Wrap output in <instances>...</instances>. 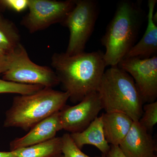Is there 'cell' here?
I'll list each match as a JSON object with an SVG mask.
<instances>
[{"instance_id": "15", "label": "cell", "mask_w": 157, "mask_h": 157, "mask_svg": "<svg viewBox=\"0 0 157 157\" xmlns=\"http://www.w3.org/2000/svg\"><path fill=\"white\" fill-rule=\"evenodd\" d=\"M61 137L52 139L32 146L13 151L14 157H50L62 154Z\"/></svg>"}, {"instance_id": "6", "label": "cell", "mask_w": 157, "mask_h": 157, "mask_svg": "<svg viewBox=\"0 0 157 157\" xmlns=\"http://www.w3.org/2000/svg\"><path fill=\"white\" fill-rule=\"evenodd\" d=\"M11 54L10 67L3 74L4 80L52 88L59 84L55 71L48 67L39 66L32 61L21 43L11 52Z\"/></svg>"}, {"instance_id": "2", "label": "cell", "mask_w": 157, "mask_h": 157, "mask_svg": "<svg viewBox=\"0 0 157 157\" xmlns=\"http://www.w3.org/2000/svg\"><path fill=\"white\" fill-rule=\"evenodd\" d=\"M144 18L140 5L129 0L117 3L115 13L101 38L107 67L117 66L134 46Z\"/></svg>"}, {"instance_id": "23", "label": "cell", "mask_w": 157, "mask_h": 157, "mask_svg": "<svg viewBox=\"0 0 157 157\" xmlns=\"http://www.w3.org/2000/svg\"><path fill=\"white\" fill-rule=\"evenodd\" d=\"M15 153L14 151H0V157H14Z\"/></svg>"}, {"instance_id": "17", "label": "cell", "mask_w": 157, "mask_h": 157, "mask_svg": "<svg viewBox=\"0 0 157 157\" xmlns=\"http://www.w3.org/2000/svg\"><path fill=\"white\" fill-rule=\"evenodd\" d=\"M44 87L42 86L20 84L12 82L6 81L0 78V94H30L42 89Z\"/></svg>"}, {"instance_id": "3", "label": "cell", "mask_w": 157, "mask_h": 157, "mask_svg": "<svg viewBox=\"0 0 157 157\" xmlns=\"http://www.w3.org/2000/svg\"><path fill=\"white\" fill-rule=\"evenodd\" d=\"M69 98L66 92L47 87L30 94L16 96L6 111L4 127L28 131L39 122L60 111Z\"/></svg>"}, {"instance_id": "9", "label": "cell", "mask_w": 157, "mask_h": 157, "mask_svg": "<svg viewBox=\"0 0 157 157\" xmlns=\"http://www.w3.org/2000/svg\"><path fill=\"white\" fill-rule=\"evenodd\" d=\"M103 109L98 92L87 95L74 106L66 105L59 111L63 129L71 133L82 132Z\"/></svg>"}, {"instance_id": "1", "label": "cell", "mask_w": 157, "mask_h": 157, "mask_svg": "<svg viewBox=\"0 0 157 157\" xmlns=\"http://www.w3.org/2000/svg\"><path fill=\"white\" fill-rule=\"evenodd\" d=\"M51 65L73 103L97 92L107 67L101 50L72 56L65 52L55 53L52 56Z\"/></svg>"}, {"instance_id": "11", "label": "cell", "mask_w": 157, "mask_h": 157, "mask_svg": "<svg viewBox=\"0 0 157 157\" xmlns=\"http://www.w3.org/2000/svg\"><path fill=\"white\" fill-rule=\"evenodd\" d=\"M62 129L58 111L36 124L25 136L12 140L10 143V151L50 140L56 137V133Z\"/></svg>"}, {"instance_id": "10", "label": "cell", "mask_w": 157, "mask_h": 157, "mask_svg": "<svg viewBox=\"0 0 157 157\" xmlns=\"http://www.w3.org/2000/svg\"><path fill=\"white\" fill-rule=\"evenodd\" d=\"M118 146L127 157H157L155 141L138 121H133L128 133Z\"/></svg>"}, {"instance_id": "24", "label": "cell", "mask_w": 157, "mask_h": 157, "mask_svg": "<svg viewBox=\"0 0 157 157\" xmlns=\"http://www.w3.org/2000/svg\"><path fill=\"white\" fill-rule=\"evenodd\" d=\"M9 53H7V52H6L5 51L3 50V49H2L0 48V55H5L6 54Z\"/></svg>"}, {"instance_id": "20", "label": "cell", "mask_w": 157, "mask_h": 157, "mask_svg": "<svg viewBox=\"0 0 157 157\" xmlns=\"http://www.w3.org/2000/svg\"><path fill=\"white\" fill-rule=\"evenodd\" d=\"M28 7V0H0V11L11 10L15 12H21Z\"/></svg>"}, {"instance_id": "18", "label": "cell", "mask_w": 157, "mask_h": 157, "mask_svg": "<svg viewBox=\"0 0 157 157\" xmlns=\"http://www.w3.org/2000/svg\"><path fill=\"white\" fill-rule=\"evenodd\" d=\"M141 126L148 132L157 123V102L147 103L143 106V113L138 121Z\"/></svg>"}, {"instance_id": "4", "label": "cell", "mask_w": 157, "mask_h": 157, "mask_svg": "<svg viewBox=\"0 0 157 157\" xmlns=\"http://www.w3.org/2000/svg\"><path fill=\"white\" fill-rule=\"evenodd\" d=\"M106 112H119L138 121L143 103L132 76L119 67L105 70L97 90Z\"/></svg>"}, {"instance_id": "14", "label": "cell", "mask_w": 157, "mask_h": 157, "mask_svg": "<svg viewBox=\"0 0 157 157\" xmlns=\"http://www.w3.org/2000/svg\"><path fill=\"white\" fill-rule=\"evenodd\" d=\"M70 136L78 148L81 149L85 145H93L102 154L107 156L110 145L104 136L102 117H98L82 132L71 133Z\"/></svg>"}, {"instance_id": "13", "label": "cell", "mask_w": 157, "mask_h": 157, "mask_svg": "<svg viewBox=\"0 0 157 157\" xmlns=\"http://www.w3.org/2000/svg\"><path fill=\"white\" fill-rule=\"evenodd\" d=\"M101 116L107 143L118 146L128 133L134 121L128 116L119 112H105Z\"/></svg>"}, {"instance_id": "8", "label": "cell", "mask_w": 157, "mask_h": 157, "mask_svg": "<svg viewBox=\"0 0 157 157\" xmlns=\"http://www.w3.org/2000/svg\"><path fill=\"white\" fill-rule=\"evenodd\" d=\"M135 82L143 104L157 98V56L148 59L125 58L117 65Z\"/></svg>"}, {"instance_id": "12", "label": "cell", "mask_w": 157, "mask_h": 157, "mask_svg": "<svg viewBox=\"0 0 157 157\" xmlns=\"http://www.w3.org/2000/svg\"><path fill=\"white\" fill-rule=\"evenodd\" d=\"M157 0H148L147 26L142 38L127 54L125 58L148 59L157 56V26L154 21Z\"/></svg>"}, {"instance_id": "19", "label": "cell", "mask_w": 157, "mask_h": 157, "mask_svg": "<svg viewBox=\"0 0 157 157\" xmlns=\"http://www.w3.org/2000/svg\"><path fill=\"white\" fill-rule=\"evenodd\" d=\"M61 138L62 154L65 157H92L81 151L73 141L70 134H64Z\"/></svg>"}, {"instance_id": "7", "label": "cell", "mask_w": 157, "mask_h": 157, "mask_svg": "<svg viewBox=\"0 0 157 157\" xmlns=\"http://www.w3.org/2000/svg\"><path fill=\"white\" fill-rule=\"evenodd\" d=\"M74 6L75 0H28L29 12L21 24L33 33L54 24H61Z\"/></svg>"}, {"instance_id": "21", "label": "cell", "mask_w": 157, "mask_h": 157, "mask_svg": "<svg viewBox=\"0 0 157 157\" xmlns=\"http://www.w3.org/2000/svg\"><path fill=\"white\" fill-rule=\"evenodd\" d=\"M12 59L11 52L0 55V75L9 70Z\"/></svg>"}, {"instance_id": "22", "label": "cell", "mask_w": 157, "mask_h": 157, "mask_svg": "<svg viewBox=\"0 0 157 157\" xmlns=\"http://www.w3.org/2000/svg\"><path fill=\"white\" fill-rule=\"evenodd\" d=\"M107 157H127L123 153L119 146L110 145V150L107 155Z\"/></svg>"}, {"instance_id": "16", "label": "cell", "mask_w": 157, "mask_h": 157, "mask_svg": "<svg viewBox=\"0 0 157 157\" xmlns=\"http://www.w3.org/2000/svg\"><path fill=\"white\" fill-rule=\"evenodd\" d=\"M20 43V35L15 24L0 14V48L10 53Z\"/></svg>"}, {"instance_id": "26", "label": "cell", "mask_w": 157, "mask_h": 157, "mask_svg": "<svg viewBox=\"0 0 157 157\" xmlns=\"http://www.w3.org/2000/svg\"><path fill=\"white\" fill-rule=\"evenodd\" d=\"M107 157V155H104V154H102V155H101V157Z\"/></svg>"}, {"instance_id": "5", "label": "cell", "mask_w": 157, "mask_h": 157, "mask_svg": "<svg viewBox=\"0 0 157 157\" xmlns=\"http://www.w3.org/2000/svg\"><path fill=\"white\" fill-rule=\"evenodd\" d=\"M96 0H75V6L62 24L69 29L70 38L66 53L72 56L84 51L99 14Z\"/></svg>"}, {"instance_id": "25", "label": "cell", "mask_w": 157, "mask_h": 157, "mask_svg": "<svg viewBox=\"0 0 157 157\" xmlns=\"http://www.w3.org/2000/svg\"><path fill=\"white\" fill-rule=\"evenodd\" d=\"M50 157H65L62 154H58L56 155H55L52 156H51Z\"/></svg>"}]
</instances>
